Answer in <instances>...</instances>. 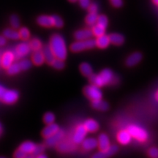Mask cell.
I'll list each match as a JSON object with an SVG mask.
<instances>
[{
  "instance_id": "277c9868",
  "label": "cell",
  "mask_w": 158,
  "mask_h": 158,
  "mask_svg": "<svg viewBox=\"0 0 158 158\" xmlns=\"http://www.w3.org/2000/svg\"><path fill=\"white\" fill-rule=\"evenodd\" d=\"M127 130L132 135V137L135 138L138 141L144 142L149 138V134L147 130L136 124H130L127 127Z\"/></svg>"
},
{
  "instance_id": "4fadbf2b",
  "label": "cell",
  "mask_w": 158,
  "mask_h": 158,
  "mask_svg": "<svg viewBox=\"0 0 158 158\" xmlns=\"http://www.w3.org/2000/svg\"><path fill=\"white\" fill-rule=\"evenodd\" d=\"M92 36H93L92 30L89 29H79L74 34V37L76 40H85L90 39Z\"/></svg>"
},
{
  "instance_id": "f35d334b",
  "label": "cell",
  "mask_w": 158,
  "mask_h": 158,
  "mask_svg": "<svg viewBox=\"0 0 158 158\" xmlns=\"http://www.w3.org/2000/svg\"><path fill=\"white\" fill-rule=\"evenodd\" d=\"M52 16L53 19H54V27L59 29L62 28L63 26H64V21H63L62 18L56 15H54Z\"/></svg>"
},
{
  "instance_id": "8992f818",
  "label": "cell",
  "mask_w": 158,
  "mask_h": 158,
  "mask_svg": "<svg viewBox=\"0 0 158 158\" xmlns=\"http://www.w3.org/2000/svg\"><path fill=\"white\" fill-rule=\"evenodd\" d=\"M87 133L88 131L86 130L84 124H79V125L77 126L73 135V141L76 144H81L86 138Z\"/></svg>"
},
{
  "instance_id": "f6af8a7d",
  "label": "cell",
  "mask_w": 158,
  "mask_h": 158,
  "mask_svg": "<svg viewBox=\"0 0 158 158\" xmlns=\"http://www.w3.org/2000/svg\"><path fill=\"white\" fill-rule=\"evenodd\" d=\"M110 4L115 7H120L123 5L122 0H110Z\"/></svg>"
},
{
  "instance_id": "74e56055",
  "label": "cell",
  "mask_w": 158,
  "mask_h": 158,
  "mask_svg": "<svg viewBox=\"0 0 158 158\" xmlns=\"http://www.w3.org/2000/svg\"><path fill=\"white\" fill-rule=\"evenodd\" d=\"M10 22L13 28L15 29H19L20 27V19L17 15H12L10 19Z\"/></svg>"
},
{
  "instance_id": "7402d4cb",
  "label": "cell",
  "mask_w": 158,
  "mask_h": 158,
  "mask_svg": "<svg viewBox=\"0 0 158 158\" xmlns=\"http://www.w3.org/2000/svg\"><path fill=\"white\" fill-rule=\"evenodd\" d=\"M86 130L89 133H95L99 129L98 122L92 118H88L83 124Z\"/></svg>"
},
{
  "instance_id": "e575fe53",
  "label": "cell",
  "mask_w": 158,
  "mask_h": 158,
  "mask_svg": "<svg viewBox=\"0 0 158 158\" xmlns=\"http://www.w3.org/2000/svg\"><path fill=\"white\" fill-rule=\"evenodd\" d=\"M43 121L46 124L54 123L55 122V115L51 112H47L43 116Z\"/></svg>"
},
{
  "instance_id": "52a82bcc",
  "label": "cell",
  "mask_w": 158,
  "mask_h": 158,
  "mask_svg": "<svg viewBox=\"0 0 158 158\" xmlns=\"http://www.w3.org/2000/svg\"><path fill=\"white\" fill-rule=\"evenodd\" d=\"M19 94L16 90L14 89H6L5 93L2 96L0 100L2 101L4 103L12 105L15 103V102L19 100Z\"/></svg>"
},
{
  "instance_id": "db71d44e",
  "label": "cell",
  "mask_w": 158,
  "mask_h": 158,
  "mask_svg": "<svg viewBox=\"0 0 158 158\" xmlns=\"http://www.w3.org/2000/svg\"><path fill=\"white\" fill-rule=\"evenodd\" d=\"M0 66H1V56H0Z\"/></svg>"
},
{
  "instance_id": "c3c4849f",
  "label": "cell",
  "mask_w": 158,
  "mask_h": 158,
  "mask_svg": "<svg viewBox=\"0 0 158 158\" xmlns=\"http://www.w3.org/2000/svg\"><path fill=\"white\" fill-rule=\"evenodd\" d=\"M35 158H48V157L43 153V154H40V155H37Z\"/></svg>"
},
{
  "instance_id": "e0dca14e",
  "label": "cell",
  "mask_w": 158,
  "mask_h": 158,
  "mask_svg": "<svg viewBox=\"0 0 158 158\" xmlns=\"http://www.w3.org/2000/svg\"><path fill=\"white\" fill-rule=\"evenodd\" d=\"M83 149L86 151H91L98 147V140L94 138H85L81 143Z\"/></svg>"
},
{
  "instance_id": "ee69618b",
  "label": "cell",
  "mask_w": 158,
  "mask_h": 158,
  "mask_svg": "<svg viewBox=\"0 0 158 158\" xmlns=\"http://www.w3.org/2000/svg\"><path fill=\"white\" fill-rule=\"evenodd\" d=\"M89 13H98V5L95 3H92L89 7Z\"/></svg>"
},
{
  "instance_id": "f546056e",
  "label": "cell",
  "mask_w": 158,
  "mask_h": 158,
  "mask_svg": "<svg viewBox=\"0 0 158 158\" xmlns=\"http://www.w3.org/2000/svg\"><path fill=\"white\" fill-rule=\"evenodd\" d=\"M29 45H30L31 49L32 51H40L42 50V43L38 38H33L31 39L29 42Z\"/></svg>"
},
{
  "instance_id": "60d3db41",
  "label": "cell",
  "mask_w": 158,
  "mask_h": 158,
  "mask_svg": "<svg viewBox=\"0 0 158 158\" xmlns=\"http://www.w3.org/2000/svg\"><path fill=\"white\" fill-rule=\"evenodd\" d=\"M148 155L151 158H158V148H150L148 151Z\"/></svg>"
},
{
  "instance_id": "f1b7e54d",
  "label": "cell",
  "mask_w": 158,
  "mask_h": 158,
  "mask_svg": "<svg viewBox=\"0 0 158 158\" xmlns=\"http://www.w3.org/2000/svg\"><path fill=\"white\" fill-rule=\"evenodd\" d=\"M21 70H21V66H20L19 64V62L13 63V64H12L7 69V74L10 75V76H14V75L19 73Z\"/></svg>"
},
{
  "instance_id": "f5cc1de1",
  "label": "cell",
  "mask_w": 158,
  "mask_h": 158,
  "mask_svg": "<svg viewBox=\"0 0 158 158\" xmlns=\"http://www.w3.org/2000/svg\"><path fill=\"white\" fill-rule=\"evenodd\" d=\"M35 157H34V156H32V155H31V156H30V157H26V158H34Z\"/></svg>"
},
{
  "instance_id": "603a6c76",
  "label": "cell",
  "mask_w": 158,
  "mask_h": 158,
  "mask_svg": "<svg viewBox=\"0 0 158 158\" xmlns=\"http://www.w3.org/2000/svg\"><path fill=\"white\" fill-rule=\"evenodd\" d=\"M37 145L35 143L31 141H25L23 142L20 145L19 149L23 150V152L27 155H32L33 152H35V148H36Z\"/></svg>"
},
{
  "instance_id": "83f0119b",
  "label": "cell",
  "mask_w": 158,
  "mask_h": 158,
  "mask_svg": "<svg viewBox=\"0 0 158 158\" xmlns=\"http://www.w3.org/2000/svg\"><path fill=\"white\" fill-rule=\"evenodd\" d=\"M80 71L86 77H89L93 74V69H92L90 64H89L87 62H84L81 64Z\"/></svg>"
},
{
  "instance_id": "7a4b0ae2",
  "label": "cell",
  "mask_w": 158,
  "mask_h": 158,
  "mask_svg": "<svg viewBox=\"0 0 158 158\" xmlns=\"http://www.w3.org/2000/svg\"><path fill=\"white\" fill-rule=\"evenodd\" d=\"M51 50L56 58L65 60L68 56V48L65 40L62 35L59 34L53 35L49 43Z\"/></svg>"
},
{
  "instance_id": "1f68e13d",
  "label": "cell",
  "mask_w": 158,
  "mask_h": 158,
  "mask_svg": "<svg viewBox=\"0 0 158 158\" xmlns=\"http://www.w3.org/2000/svg\"><path fill=\"white\" fill-rule=\"evenodd\" d=\"M92 30V32H93V35H94V36L97 37L102 36V35H105V33H106V28L101 27V26L97 24V23L95 25L93 26Z\"/></svg>"
},
{
  "instance_id": "f907efd6",
  "label": "cell",
  "mask_w": 158,
  "mask_h": 158,
  "mask_svg": "<svg viewBox=\"0 0 158 158\" xmlns=\"http://www.w3.org/2000/svg\"><path fill=\"white\" fill-rule=\"evenodd\" d=\"M152 1H153V2L155 4V5H158V0H152Z\"/></svg>"
},
{
  "instance_id": "6f0895ef",
  "label": "cell",
  "mask_w": 158,
  "mask_h": 158,
  "mask_svg": "<svg viewBox=\"0 0 158 158\" xmlns=\"http://www.w3.org/2000/svg\"><path fill=\"white\" fill-rule=\"evenodd\" d=\"M1 133H2V130H0V134H1Z\"/></svg>"
},
{
  "instance_id": "b9f144b4",
  "label": "cell",
  "mask_w": 158,
  "mask_h": 158,
  "mask_svg": "<svg viewBox=\"0 0 158 158\" xmlns=\"http://www.w3.org/2000/svg\"><path fill=\"white\" fill-rule=\"evenodd\" d=\"M27 157V154H26L21 149H17L14 153V158H26Z\"/></svg>"
},
{
  "instance_id": "d6a6232c",
  "label": "cell",
  "mask_w": 158,
  "mask_h": 158,
  "mask_svg": "<svg viewBox=\"0 0 158 158\" xmlns=\"http://www.w3.org/2000/svg\"><path fill=\"white\" fill-rule=\"evenodd\" d=\"M51 65L53 67V68L56 69V70H62V69L64 68L65 64H64V62L63 59L55 58V59L53 61L52 63L51 64Z\"/></svg>"
},
{
  "instance_id": "7dc6e473",
  "label": "cell",
  "mask_w": 158,
  "mask_h": 158,
  "mask_svg": "<svg viewBox=\"0 0 158 158\" xmlns=\"http://www.w3.org/2000/svg\"><path fill=\"white\" fill-rule=\"evenodd\" d=\"M6 91V89L3 86L0 85V99H1L2 96L3 95V94L5 93V92Z\"/></svg>"
},
{
  "instance_id": "ffe728a7",
  "label": "cell",
  "mask_w": 158,
  "mask_h": 158,
  "mask_svg": "<svg viewBox=\"0 0 158 158\" xmlns=\"http://www.w3.org/2000/svg\"><path fill=\"white\" fill-rule=\"evenodd\" d=\"M31 62L37 66H40L44 64L45 59L42 50L34 51V53L31 55Z\"/></svg>"
},
{
  "instance_id": "7bdbcfd3",
  "label": "cell",
  "mask_w": 158,
  "mask_h": 158,
  "mask_svg": "<svg viewBox=\"0 0 158 158\" xmlns=\"http://www.w3.org/2000/svg\"><path fill=\"white\" fill-rule=\"evenodd\" d=\"M79 3L81 7L84 9H88L91 5L90 0H79Z\"/></svg>"
},
{
  "instance_id": "8fae6325",
  "label": "cell",
  "mask_w": 158,
  "mask_h": 158,
  "mask_svg": "<svg viewBox=\"0 0 158 158\" xmlns=\"http://www.w3.org/2000/svg\"><path fill=\"white\" fill-rule=\"evenodd\" d=\"M118 147L116 145L110 146L109 149L106 150H100V152L94 154L92 158H109L115 155L118 152Z\"/></svg>"
},
{
  "instance_id": "bcb514c9",
  "label": "cell",
  "mask_w": 158,
  "mask_h": 158,
  "mask_svg": "<svg viewBox=\"0 0 158 158\" xmlns=\"http://www.w3.org/2000/svg\"><path fill=\"white\" fill-rule=\"evenodd\" d=\"M6 37L4 35H0V47L4 46L6 44Z\"/></svg>"
},
{
  "instance_id": "3957f363",
  "label": "cell",
  "mask_w": 158,
  "mask_h": 158,
  "mask_svg": "<svg viewBox=\"0 0 158 158\" xmlns=\"http://www.w3.org/2000/svg\"><path fill=\"white\" fill-rule=\"evenodd\" d=\"M96 46V40L92 39L85 40H76L70 45V50L73 52L77 53L80 51L94 48Z\"/></svg>"
},
{
  "instance_id": "ab89813d",
  "label": "cell",
  "mask_w": 158,
  "mask_h": 158,
  "mask_svg": "<svg viewBox=\"0 0 158 158\" xmlns=\"http://www.w3.org/2000/svg\"><path fill=\"white\" fill-rule=\"evenodd\" d=\"M45 151V146L44 145H37L36 148H35V152L32 154V156H34L35 157H36L37 155H40V154H43V152Z\"/></svg>"
},
{
  "instance_id": "484cf974",
  "label": "cell",
  "mask_w": 158,
  "mask_h": 158,
  "mask_svg": "<svg viewBox=\"0 0 158 158\" xmlns=\"http://www.w3.org/2000/svg\"><path fill=\"white\" fill-rule=\"evenodd\" d=\"M3 35L6 37V38L13 40H16L20 39L19 31L15 30V29L14 28L6 29L5 30L3 31Z\"/></svg>"
},
{
  "instance_id": "30bf717a",
  "label": "cell",
  "mask_w": 158,
  "mask_h": 158,
  "mask_svg": "<svg viewBox=\"0 0 158 158\" xmlns=\"http://www.w3.org/2000/svg\"><path fill=\"white\" fill-rule=\"evenodd\" d=\"M15 59V53L10 51H5L1 56V66L3 68L7 69L13 64Z\"/></svg>"
},
{
  "instance_id": "11a10c76",
  "label": "cell",
  "mask_w": 158,
  "mask_h": 158,
  "mask_svg": "<svg viewBox=\"0 0 158 158\" xmlns=\"http://www.w3.org/2000/svg\"><path fill=\"white\" fill-rule=\"evenodd\" d=\"M0 130H2V125H1V124H0Z\"/></svg>"
},
{
  "instance_id": "5bb4252c",
  "label": "cell",
  "mask_w": 158,
  "mask_h": 158,
  "mask_svg": "<svg viewBox=\"0 0 158 158\" xmlns=\"http://www.w3.org/2000/svg\"><path fill=\"white\" fill-rule=\"evenodd\" d=\"M37 23L43 27H54V19L52 15H40L37 19Z\"/></svg>"
},
{
  "instance_id": "6da1fadb",
  "label": "cell",
  "mask_w": 158,
  "mask_h": 158,
  "mask_svg": "<svg viewBox=\"0 0 158 158\" xmlns=\"http://www.w3.org/2000/svg\"><path fill=\"white\" fill-rule=\"evenodd\" d=\"M91 84L102 87L107 84H115L118 83V78L114 76L110 69H104L99 74H92L89 77Z\"/></svg>"
},
{
  "instance_id": "836d02e7",
  "label": "cell",
  "mask_w": 158,
  "mask_h": 158,
  "mask_svg": "<svg viewBox=\"0 0 158 158\" xmlns=\"http://www.w3.org/2000/svg\"><path fill=\"white\" fill-rule=\"evenodd\" d=\"M19 35H20V38L22 39L23 40H28L30 37V31L27 27H21L19 29Z\"/></svg>"
},
{
  "instance_id": "44dd1931",
  "label": "cell",
  "mask_w": 158,
  "mask_h": 158,
  "mask_svg": "<svg viewBox=\"0 0 158 158\" xmlns=\"http://www.w3.org/2000/svg\"><path fill=\"white\" fill-rule=\"evenodd\" d=\"M95 40H96V46L99 48H102V49L108 48L110 43L109 35H102V36L97 37Z\"/></svg>"
},
{
  "instance_id": "681fc988",
  "label": "cell",
  "mask_w": 158,
  "mask_h": 158,
  "mask_svg": "<svg viewBox=\"0 0 158 158\" xmlns=\"http://www.w3.org/2000/svg\"><path fill=\"white\" fill-rule=\"evenodd\" d=\"M155 99L158 101V91L156 92V94H155Z\"/></svg>"
},
{
  "instance_id": "d6986e66",
  "label": "cell",
  "mask_w": 158,
  "mask_h": 158,
  "mask_svg": "<svg viewBox=\"0 0 158 158\" xmlns=\"http://www.w3.org/2000/svg\"><path fill=\"white\" fill-rule=\"evenodd\" d=\"M98 147L100 150H106L110 147V142L108 136L105 133H102L98 137Z\"/></svg>"
},
{
  "instance_id": "8d00e7d4",
  "label": "cell",
  "mask_w": 158,
  "mask_h": 158,
  "mask_svg": "<svg viewBox=\"0 0 158 158\" xmlns=\"http://www.w3.org/2000/svg\"><path fill=\"white\" fill-rule=\"evenodd\" d=\"M31 64H32V62L29 60V59H23L19 62V64L21 66V70L23 71L29 70L31 67Z\"/></svg>"
},
{
  "instance_id": "4316f807",
  "label": "cell",
  "mask_w": 158,
  "mask_h": 158,
  "mask_svg": "<svg viewBox=\"0 0 158 158\" xmlns=\"http://www.w3.org/2000/svg\"><path fill=\"white\" fill-rule=\"evenodd\" d=\"M110 43L115 45H121L124 42V37L122 35L118 33H112L109 35Z\"/></svg>"
},
{
  "instance_id": "5b68a950",
  "label": "cell",
  "mask_w": 158,
  "mask_h": 158,
  "mask_svg": "<svg viewBox=\"0 0 158 158\" xmlns=\"http://www.w3.org/2000/svg\"><path fill=\"white\" fill-rule=\"evenodd\" d=\"M84 93L92 101L100 100L102 98V92L100 87L92 84L85 86L84 89Z\"/></svg>"
},
{
  "instance_id": "d590c367",
  "label": "cell",
  "mask_w": 158,
  "mask_h": 158,
  "mask_svg": "<svg viewBox=\"0 0 158 158\" xmlns=\"http://www.w3.org/2000/svg\"><path fill=\"white\" fill-rule=\"evenodd\" d=\"M97 24L101 26V27H104V28H107L108 24V20L106 15H100L98 16V21H97Z\"/></svg>"
},
{
  "instance_id": "2e32d148",
  "label": "cell",
  "mask_w": 158,
  "mask_h": 158,
  "mask_svg": "<svg viewBox=\"0 0 158 158\" xmlns=\"http://www.w3.org/2000/svg\"><path fill=\"white\" fill-rule=\"evenodd\" d=\"M116 138H117L118 143L122 144V145H127L131 142L133 137L127 130H124L118 132Z\"/></svg>"
},
{
  "instance_id": "d4e9b609",
  "label": "cell",
  "mask_w": 158,
  "mask_h": 158,
  "mask_svg": "<svg viewBox=\"0 0 158 158\" xmlns=\"http://www.w3.org/2000/svg\"><path fill=\"white\" fill-rule=\"evenodd\" d=\"M42 51L44 54L45 62H47L49 64H51L52 63L53 61L54 60L56 56H54V53H53L52 50H51L50 45H45V47H43L42 48Z\"/></svg>"
},
{
  "instance_id": "cb8c5ba5",
  "label": "cell",
  "mask_w": 158,
  "mask_h": 158,
  "mask_svg": "<svg viewBox=\"0 0 158 158\" xmlns=\"http://www.w3.org/2000/svg\"><path fill=\"white\" fill-rule=\"evenodd\" d=\"M92 107H93L94 109L101 110V111H106L109 109V105L106 101H104L102 99H100V100H93L92 102Z\"/></svg>"
},
{
  "instance_id": "9f6ffc18",
  "label": "cell",
  "mask_w": 158,
  "mask_h": 158,
  "mask_svg": "<svg viewBox=\"0 0 158 158\" xmlns=\"http://www.w3.org/2000/svg\"><path fill=\"white\" fill-rule=\"evenodd\" d=\"M0 158H5V157H0Z\"/></svg>"
},
{
  "instance_id": "ac0fdd59",
  "label": "cell",
  "mask_w": 158,
  "mask_h": 158,
  "mask_svg": "<svg viewBox=\"0 0 158 158\" xmlns=\"http://www.w3.org/2000/svg\"><path fill=\"white\" fill-rule=\"evenodd\" d=\"M142 54L140 52H135L130 54L126 59V64L128 67H134L141 61Z\"/></svg>"
},
{
  "instance_id": "816d5d0a",
  "label": "cell",
  "mask_w": 158,
  "mask_h": 158,
  "mask_svg": "<svg viewBox=\"0 0 158 158\" xmlns=\"http://www.w3.org/2000/svg\"><path fill=\"white\" fill-rule=\"evenodd\" d=\"M69 1H70V2H76L77 0H69Z\"/></svg>"
},
{
  "instance_id": "4dcf8cb0",
  "label": "cell",
  "mask_w": 158,
  "mask_h": 158,
  "mask_svg": "<svg viewBox=\"0 0 158 158\" xmlns=\"http://www.w3.org/2000/svg\"><path fill=\"white\" fill-rule=\"evenodd\" d=\"M98 16L99 15L97 13H89L86 17V23H87L88 25L94 26L95 23H97Z\"/></svg>"
},
{
  "instance_id": "9c48e42d",
  "label": "cell",
  "mask_w": 158,
  "mask_h": 158,
  "mask_svg": "<svg viewBox=\"0 0 158 158\" xmlns=\"http://www.w3.org/2000/svg\"><path fill=\"white\" fill-rule=\"evenodd\" d=\"M64 137V132L62 130H59L54 135L50 136V137L45 138V144L48 147H55L61 141H62Z\"/></svg>"
},
{
  "instance_id": "7c38bea8",
  "label": "cell",
  "mask_w": 158,
  "mask_h": 158,
  "mask_svg": "<svg viewBox=\"0 0 158 158\" xmlns=\"http://www.w3.org/2000/svg\"><path fill=\"white\" fill-rule=\"evenodd\" d=\"M31 50V49L29 43L26 42L19 43L15 48V56H18L19 58H22V57L27 56Z\"/></svg>"
},
{
  "instance_id": "ba28073f",
  "label": "cell",
  "mask_w": 158,
  "mask_h": 158,
  "mask_svg": "<svg viewBox=\"0 0 158 158\" xmlns=\"http://www.w3.org/2000/svg\"><path fill=\"white\" fill-rule=\"evenodd\" d=\"M56 149L61 153H68L76 149V143L72 141L62 140L56 145Z\"/></svg>"
},
{
  "instance_id": "9a60e30c",
  "label": "cell",
  "mask_w": 158,
  "mask_h": 158,
  "mask_svg": "<svg viewBox=\"0 0 158 158\" xmlns=\"http://www.w3.org/2000/svg\"><path fill=\"white\" fill-rule=\"evenodd\" d=\"M59 129V125L56 123H52L47 124L46 127H44V129L42 131V135L45 138H47L50 136L54 135L55 133H56Z\"/></svg>"
}]
</instances>
